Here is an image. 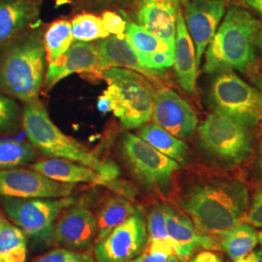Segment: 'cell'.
Returning <instances> with one entry per match:
<instances>
[{
    "label": "cell",
    "instance_id": "cell-5",
    "mask_svg": "<svg viewBox=\"0 0 262 262\" xmlns=\"http://www.w3.org/2000/svg\"><path fill=\"white\" fill-rule=\"evenodd\" d=\"M107 89L99 96L100 111L113 112L125 128H139L151 119L154 90L140 73L124 68L102 72Z\"/></svg>",
    "mask_w": 262,
    "mask_h": 262
},
{
    "label": "cell",
    "instance_id": "cell-29",
    "mask_svg": "<svg viewBox=\"0 0 262 262\" xmlns=\"http://www.w3.org/2000/svg\"><path fill=\"white\" fill-rule=\"evenodd\" d=\"M148 247L173 254V245L169 238L165 216L162 205H155L150 208L147 221Z\"/></svg>",
    "mask_w": 262,
    "mask_h": 262
},
{
    "label": "cell",
    "instance_id": "cell-19",
    "mask_svg": "<svg viewBox=\"0 0 262 262\" xmlns=\"http://www.w3.org/2000/svg\"><path fill=\"white\" fill-rule=\"evenodd\" d=\"M166 229L173 245L174 253L181 262H187L198 248H215L213 238L200 234L191 219L169 205H162Z\"/></svg>",
    "mask_w": 262,
    "mask_h": 262
},
{
    "label": "cell",
    "instance_id": "cell-21",
    "mask_svg": "<svg viewBox=\"0 0 262 262\" xmlns=\"http://www.w3.org/2000/svg\"><path fill=\"white\" fill-rule=\"evenodd\" d=\"M174 67L179 84L188 94L196 90V54L193 41L187 30L183 13L179 14L176 25Z\"/></svg>",
    "mask_w": 262,
    "mask_h": 262
},
{
    "label": "cell",
    "instance_id": "cell-32",
    "mask_svg": "<svg viewBox=\"0 0 262 262\" xmlns=\"http://www.w3.org/2000/svg\"><path fill=\"white\" fill-rule=\"evenodd\" d=\"M19 110L12 99L0 94V131L12 132L17 128Z\"/></svg>",
    "mask_w": 262,
    "mask_h": 262
},
{
    "label": "cell",
    "instance_id": "cell-28",
    "mask_svg": "<svg viewBox=\"0 0 262 262\" xmlns=\"http://www.w3.org/2000/svg\"><path fill=\"white\" fill-rule=\"evenodd\" d=\"M37 157L36 148L23 141H0V171L28 164Z\"/></svg>",
    "mask_w": 262,
    "mask_h": 262
},
{
    "label": "cell",
    "instance_id": "cell-30",
    "mask_svg": "<svg viewBox=\"0 0 262 262\" xmlns=\"http://www.w3.org/2000/svg\"><path fill=\"white\" fill-rule=\"evenodd\" d=\"M71 32L77 41L91 42L110 36L101 18L93 14H81L71 21Z\"/></svg>",
    "mask_w": 262,
    "mask_h": 262
},
{
    "label": "cell",
    "instance_id": "cell-44",
    "mask_svg": "<svg viewBox=\"0 0 262 262\" xmlns=\"http://www.w3.org/2000/svg\"><path fill=\"white\" fill-rule=\"evenodd\" d=\"M258 242L260 243V245H261L262 247V232L258 233Z\"/></svg>",
    "mask_w": 262,
    "mask_h": 262
},
{
    "label": "cell",
    "instance_id": "cell-46",
    "mask_svg": "<svg viewBox=\"0 0 262 262\" xmlns=\"http://www.w3.org/2000/svg\"><path fill=\"white\" fill-rule=\"evenodd\" d=\"M223 1H225V2H229L230 0H223Z\"/></svg>",
    "mask_w": 262,
    "mask_h": 262
},
{
    "label": "cell",
    "instance_id": "cell-22",
    "mask_svg": "<svg viewBox=\"0 0 262 262\" xmlns=\"http://www.w3.org/2000/svg\"><path fill=\"white\" fill-rule=\"evenodd\" d=\"M95 47L99 55L100 71L109 68H124L148 75L141 66L139 56L125 37V34L100 39Z\"/></svg>",
    "mask_w": 262,
    "mask_h": 262
},
{
    "label": "cell",
    "instance_id": "cell-8",
    "mask_svg": "<svg viewBox=\"0 0 262 262\" xmlns=\"http://www.w3.org/2000/svg\"><path fill=\"white\" fill-rule=\"evenodd\" d=\"M75 198H15L4 197L3 207L19 228L39 243L53 240L56 220L64 210L75 204Z\"/></svg>",
    "mask_w": 262,
    "mask_h": 262
},
{
    "label": "cell",
    "instance_id": "cell-39",
    "mask_svg": "<svg viewBox=\"0 0 262 262\" xmlns=\"http://www.w3.org/2000/svg\"><path fill=\"white\" fill-rule=\"evenodd\" d=\"M244 3L262 15V0H243Z\"/></svg>",
    "mask_w": 262,
    "mask_h": 262
},
{
    "label": "cell",
    "instance_id": "cell-23",
    "mask_svg": "<svg viewBox=\"0 0 262 262\" xmlns=\"http://www.w3.org/2000/svg\"><path fill=\"white\" fill-rule=\"evenodd\" d=\"M139 128L137 135L156 150L178 163L186 162L188 148L184 141L173 136L155 122L146 123Z\"/></svg>",
    "mask_w": 262,
    "mask_h": 262
},
{
    "label": "cell",
    "instance_id": "cell-31",
    "mask_svg": "<svg viewBox=\"0 0 262 262\" xmlns=\"http://www.w3.org/2000/svg\"><path fill=\"white\" fill-rule=\"evenodd\" d=\"M33 262H95L89 253H81L66 249H55L37 257Z\"/></svg>",
    "mask_w": 262,
    "mask_h": 262
},
{
    "label": "cell",
    "instance_id": "cell-6",
    "mask_svg": "<svg viewBox=\"0 0 262 262\" xmlns=\"http://www.w3.org/2000/svg\"><path fill=\"white\" fill-rule=\"evenodd\" d=\"M253 126L215 110L198 126V144L207 158L223 167H235L249 159Z\"/></svg>",
    "mask_w": 262,
    "mask_h": 262
},
{
    "label": "cell",
    "instance_id": "cell-13",
    "mask_svg": "<svg viewBox=\"0 0 262 262\" xmlns=\"http://www.w3.org/2000/svg\"><path fill=\"white\" fill-rule=\"evenodd\" d=\"M226 2L223 0H186L185 21L193 41L199 67L207 47L225 17Z\"/></svg>",
    "mask_w": 262,
    "mask_h": 262
},
{
    "label": "cell",
    "instance_id": "cell-7",
    "mask_svg": "<svg viewBox=\"0 0 262 262\" xmlns=\"http://www.w3.org/2000/svg\"><path fill=\"white\" fill-rule=\"evenodd\" d=\"M121 152L132 174L142 185L162 195L168 194L180 163L132 133L123 134Z\"/></svg>",
    "mask_w": 262,
    "mask_h": 262
},
{
    "label": "cell",
    "instance_id": "cell-2",
    "mask_svg": "<svg viewBox=\"0 0 262 262\" xmlns=\"http://www.w3.org/2000/svg\"><path fill=\"white\" fill-rule=\"evenodd\" d=\"M261 20L248 10L231 6L205 51L208 74L244 71L253 64Z\"/></svg>",
    "mask_w": 262,
    "mask_h": 262
},
{
    "label": "cell",
    "instance_id": "cell-20",
    "mask_svg": "<svg viewBox=\"0 0 262 262\" xmlns=\"http://www.w3.org/2000/svg\"><path fill=\"white\" fill-rule=\"evenodd\" d=\"M41 0H0V46L39 21Z\"/></svg>",
    "mask_w": 262,
    "mask_h": 262
},
{
    "label": "cell",
    "instance_id": "cell-15",
    "mask_svg": "<svg viewBox=\"0 0 262 262\" xmlns=\"http://www.w3.org/2000/svg\"><path fill=\"white\" fill-rule=\"evenodd\" d=\"M31 169L57 182L66 184H94L98 186L110 187L116 191L122 192L126 196H131L133 190L129 186L120 183L117 180L107 178L94 169L88 167L81 163L68 159H51L40 160L31 165Z\"/></svg>",
    "mask_w": 262,
    "mask_h": 262
},
{
    "label": "cell",
    "instance_id": "cell-14",
    "mask_svg": "<svg viewBox=\"0 0 262 262\" xmlns=\"http://www.w3.org/2000/svg\"><path fill=\"white\" fill-rule=\"evenodd\" d=\"M96 231V216L80 202L63 211L55 225L53 240L63 249L81 252L91 248Z\"/></svg>",
    "mask_w": 262,
    "mask_h": 262
},
{
    "label": "cell",
    "instance_id": "cell-27",
    "mask_svg": "<svg viewBox=\"0 0 262 262\" xmlns=\"http://www.w3.org/2000/svg\"><path fill=\"white\" fill-rule=\"evenodd\" d=\"M71 23L61 19L55 21L48 28L44 36V47L50 62L63 56L73 44Z\"/></svg>",
    "mask_w": 262,
    "mask_h": 262
},
{
    "label": "cell",
    "instance_id": "cell-1",
    "mask_svg": "<svg viewBox=\"0 0 262 262\" xmlns=\"http://www.w3.org/2000/svg\"><path fill=\"white\" fill-rule=\"evenodd\" d=\"M182 204L200 234L223 236L245 221L249 190L234 179H208L188 187Z\"/></svg>",
    "mask_w": 262,
    "mask_h": 262
},
{
    "label": "cell",
    "instance_id": "cell-18",
    "mask_svg": "<svg viewBox=\"0 0 262 262\" xmlns=\"http://www.w3.org/2000/svg\"><path fill=\"white\" fill-rule=\"evenodd\" d=\"M100 71L99 55L95 45L78 41L63 56L49 63L44 78V86L51 90L55 84L74 73Z\"/></svg>",
    "mask_w": 262,
    "mask_h": 262
},
{
    "label": "cell",
    "instance_id": "cell-3",
    "mask_svg": "<svg viewBox=\"0 0 262 262\" xmlns=\"http://www.w3.org/2000/svg\"><path fill=\"white\" fill-rule=\"evenodd\" d=\"M23 126L31 144L48 157L75 161L111 180H117L121 174L120 167L114 161L100 159L60 130L38 99L25 106Z\"/></svg>",
    "mask_w": 262,
    "mask_h": 262
},
{
    "label": "cell",
    "instance_id": "cell-38",
    "mask_svg": "<svg viewBox=\"0 0 262 262\" xmlns=\"http://www.w3.org/2000/svg\"><path fill=\"white\" fill-rule=\"evenodd\" d=\"M240 262H262V249H257L250 253L245 259Z\"/></svg>",
    "mask_w": 262,
    "mask_h": 262
},
{
    "label": "cell",
    "instance_id": "cell-36",
    "mask_svg": "<svg viewBox=\"0 0 262 262\" xmlns=\"http://www.w3.org/2000/svg\"><path fill=\"white\" fill-rule=\"evenodd\" d=\"M82 6L93 9H107L110 7L120 6L129 0H76Z\"/></svg>",
    "mask_w": 262,
    "mask_h": 262
},
{
    "label": "cell",
    "instance_id": "cell-33",
    "mask_svg": "<svg viewBox=\"0 0 262 262\" xmlns=\"http://www.w3.org/2000/svg\"><path fill=\"white\" fill-rule=\"evenodd\" d=\"M101 20L103 23L104 28L111 35L122 36L125 34L126 21L122 19L120 15L112 11H105L102 14Z\"/></svg>",
    "mask_w": 262,
    "mask_h": 262
},
{
    "label": "cell",
    "instance_id": "cell-34",
    "mask_svg": "<svg viewBox=\"0 0 262 262\" xmlns=\"http://www.w3.org/2000/svg\"><path fill=\"white\" fill-rule=\"evenodd\" d=\"M245 222L255 228H262V187L253 197V203L248 209Z\"/></svg>",
    "mask_w": 262,
    "mask_h": 262
},
{
    "label": "cell",
    "instance_id": "cell-45",
    "mask_svg": "<svg viewBox=\"0 0 262 262\" xmlns=\"http://www.w3.org/2000/svg\"><path fill=\"white\" fill-rule=\"evenodd\" d=\"M126 262H138V259H137V258H134V259H131V260H129V261Z\"/></svg>",
    "mask_w": 262,
    "mask_h": 262
},
{
    "label": "cell",
    "instance_id": "cell-41",
    "mask_svg": "<svg viewBox=\"0 0 262 262\" xmlns=\"http://www.w3.org/2000/svg\"><path fill=\"white\" fill-rule=\"evenodd\" d=\"M253 83L256 85V88L262 93V78L261 77H256L253 80Z\"/></svg>",
    "mask_w": 262,
    "mask_h": 262
},
{
    "label": "cell",
    "instance_id": "cell-4",
    "mask_svg": "<svg viewBox=\"0 0 262 262\" xmlns=\"http://www.w3.org/2000/svg\"><path fill=\"white\" fill-rule=\"evenodd\" d=\"M46 58L39 32L13 39L0 56V88L26 103L37 100L44 81Z\"/></svg>",
    "mask_w": 262,
    "mask_h": 262
},
{
    "label": "cell",
    "instance_id": "cell-9",
    "mask_svg": "<svg viewBox=\"0 0 262 262\" xmlns=\"http://www.w3.org/2000/svg\"><path fill=\"white\" fill-rule=\"evenodd\" d=\"M216 111L255 126L262 121V93L233 72L216 76L210 91Z\"/></svg>",
    "mask_w": 262,
    "mask_h": 262
},
{
    "label": "cell",
    "instance_id": "cell-16",
    "mask_svg": "<svg viewBox=\"0 0 262 262\" xmlns=\"http://www.w3.org/2000/svg\"><path fill=\"white\" fill-rule=\"evenodd\" d=\"M186 0H137L136 19L175 50L176 25Z\"/></svg>",
    "mask_w": 262,
    "mask_h": 262
},
{
    "label": "cell",
    "instance_id": "cell-37",
    "mask_svg": "<svg viewBox=\"0 0 262 262\" xmlns=\"http://www.w3.org/2000/svg\"><path fill=\"white\" fill-rule=\"evenodd\" d=\"M189 262H223V259L217 253L207 250L204 252L197 253Z\"/></svg>",
    "mask_w": 262,
    "mask_h": 262
},
{
    "label": "cell",
    "instance_id": "cell-40",
    "mask_svg": "<svg viewBox=\"0 0 262 262\" xmlns=\"http://www.w3.org/2000/svg\"><path fill=\"white\" fill-rule=\"evenodd\" d=\"M257 165H258V170L260 172V175L262 176V133L259 139V145H258V159H257Z\"/></svg>",
    "mask_w": 262,
    "mask_h": 262
},
{
    "label": "cell",
    "instance_id": "cell-10",
    "mask_svg": "<svg viewBox=\"0 0 262 262\" xmlns=\"http://www.w3.org/2000/svg\"><path fill=\"white\" fill-rule=\"evenodd\" d=\"M148 241L147 223L140 211L96 243L97 262H126L143 253Z\"/></svg>",
    "mask_w": 262,
    "mask_h": 262
},
{
    "label": "cell",
    "instance_id": "cell-12",
    "mask_svg": "<svg viewBox=\"0 0 262 262\" xmlns=\"http://www.w3.org/2000/svg\"><path fill=\"white\" fill-rule=\"evenodd\" d=\"M151 118L155 123L181 140L188 139L198 126V118L192 107L169 89L154 92Z\"/></svg>",
    "mask_w": 262,
    "mask_h": 262
},
{
    "label": "cell",
    "instance_id": "cell-26",
    "mask_svg": "<svg viewBox=\"0 0 262 262\" xmlns=\"http://www.w3.org/2000/svg\"><path fill=\"white\" fill-rule=\"evenodd\" d=\"M26 233L0 215V262H26Z\"/></svg>",
    "mask_w": 262,
    "mask_h": 262
},
{
    "label": "cell",
    "instance_id": "cell-11",
    "mask_svg": "<svg viewBox=\"0 0 262 262\" xmlns=\"http://www.w3.org/2000/svg\"><path fill=\"white\" fill-rule=\"evenodd\" d=\"M74 186L57 182L33 169L0 171V195L15 198H60L69 196Z\"/></svg>",
    "mask_w": 262,
    "mask_h": 262
},
{
    "label": "cell",
    "instance_id": "cell-43",
    "mask_svg": "<svg viewBox=\"0 0 262 262\" xmlns=\"http://www.w3.org/2000/svg\"><path fill=\"white\" fill-rule=\"evenodd\" d=\"M257 44H259L260 46H262V20L261 28H260V31H259V34H258V38H257Z\"/></svg>",
    "mask_w": 262,
    "mask_h": 262
},
{
    "label": "cell",
    "instance_id": "cell-17",
    "mask_svg": "<svg viewBox=\"0 0 262 262\" xmlns=\"http://www.w3.org/2000/svg\"><path fill=\"white\" fill-rule=\"evenodd\" d=\"M125 37L137 53L141 66L148 75L174 66L175 50L147 28L135 23H126Z\"/></svg>",
    "mask_w": 262,
    "mask_h": 262
},
{
    "label": "cell",
    "instance_id": "cell-42",
    "mask_svg": "<svg viewBox=\"0 0 262 262\" xmlns=\"http://www.w3.org/2000/svg\"><path fill=\"white\" fill-rule=\"evenodd\" d=\"M166 262H181V260L179 259L178 256H177L175 253H173V254H171V255L169 256L168 259H167V261Z\"/></svg>",
    "mask_w": 262,
    "mask_h": 262
},
{
    "label": "cell",
    "instance_id": "cell-25",
    "mask_svg": "<svg viewBox=\"0 0 262 262\" xmlns=\"http://www.w3.org/2000/svg\"><path fill=\"white\" fill-rule=\"evenodd\" d=\"M258 244L254 227L246 222L230 228L223 235L222 248L233 262H240L253 253Z\"/></svg>",
    "mask_w": 262,
    "mask_h": 262
},
{
    "label": "cell",
    "instance_id": "cell-35",
    "mask_svg": "<svg viewBox=\"0 0 262 262\" xmlns=\"http://www.w3.org/2000/svg\"><path fill=\"white\" fill-rule=\"evenodd\" d=\"M171 253L160 251V250H155L147 246L146 249H144L143 253L139 257H137L138 262H166L168 259Z\"/></svg>",
    "mask_w": 262,
    "mask_h": 262
},
{
    "label": "cell",
    "instance_id": "cell-24",
    "mask_svg": "<svg viewBox=\"0 0 262 262\" xmlns=\"http://www.w3.org/2000/svg\"><path fill=\"white\" fill-rule=\"evenodd\" d=\"M137 211L130 201L124 197L109 198L100 208L96 216V243L111 233L115 228L123 224Z\"/></svg>",
    "mask_w": 262,
    "mask_h": 262
}]
</instances>
